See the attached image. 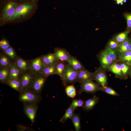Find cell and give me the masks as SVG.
<instances>
[{
	"mask_svg": "<svg viewBox=\"0 0 131 131\" xmlns=\"http://www.w3.org/2000/svg\"><path fill=\"white\" fill-rule=\"evenodd\" d=\"M119 63L123 78L126 79L129 69V65L123 62Z\"/></svg>",
	"mask_w": 131,
	"mask_h": 131,
	"instance_id": "obj_33",
	"label": "cell"
},
{
	"mask_svg": "<svg viewBox=\"0 0 131 131\" xmlns=\"http://www.w3.org/2000/svg\"><path fill=\"white\" fill-rule=\"evenodd\" d=\"M105 71L100 67L94 73L93 80L102 87L107 86V78Z\"/></svg>",
	"mask_w": 131,
	"mask_h": 131,
	"instance_id": "obj_10",
	"label": "cell"
},
{
	"mask_svg": "<svg viewBox=\"0 0 131 131\" xmlns=\"http://www.w3.org/2000/svg\"><path fill=\"white\" fill-rule=\"evenodd\" d=\"M130 66H131V65H130Z\"/></svg>",
	"mask_w": 131,
	"mask_h": 131,
	"instance_id": "obj_43",
	"label": "cell"
},
{
	"mask_svg": "<svg viewBox=\"0 0 131 131\" xmlns=\"http://www.w3.org/2000/svg\"><path fill=\"white\" fill-rule=\"evenodd\" d=\"M108 70L114 74L116 77L123 79L119 63L115 62L111 66Z\"/></svg>",
	"mask_w": 131,
	"mask_h": 131,
	"instance_id": "obj_22",
	"label": "cell"
},
{
	"mask_svg": "<svg viewBox=\"0 0 131 131\" xmlns=\"http://www.w3.org/2000/svg\"><path fill=\"white\" fill-rule=\"evenodd\" d=\"M130 74L131 76V69H130Z\"/></svg>",
	"mask_w": 131,
	"mask_h": 131,
	"instance_id": "obj_42",
	"label": "cell"
},
{
	"mask_svg": "<svg viewBox=\"0 0 131 131\" xmlns=\"http://www.w3.org/2000/svg\"><path fill=\"white\" fill-rule=\"evenodd\" d=\"M129 31L126 30L124 32L118 33L114 36L112 39L115 41L119 44H120L128 39V35Z\"/></svg>",
	"mask_w": 131,
	"mask_h": 131,
	"instance_id": "obj_21",
	"label": "cell"
},
{
	"mask_svg": "<svg viewBox=\"0 0 131 131\" xmlns=\"http://www.w3.org/2000/svg\"><path fill=\"white\" fill-rule=\"evenodd\" d=\"M71 119L74 125L75 131H80L81 130V126L80 118L79 115L74 113Z\"/></svg>",
	"mask_w": 131,
	"mask_h": 131,
	"instance_id": "obj_30",
	"label": "cell"
},
{
	"mask_svg": "<svg viewBox=\"0 0 131 131\" xmlns=\"http://www.w3.org/2000/svg\"><path fill=\"white\" fill-rule=\"evenodd\" d=\"M117 62L124 63L130 66L131 64V50L124 53Z\"/></svg>",
	"mask_w": 131,
	"mask_h": 131,
	"instance_id": "obj_27",
	"label": "cell"
},
{
	"mask_svg": "<svg viewBox=\"0 0 131 131\" xmlns=\"http://www.w3.org/2000/svg\"><path fill=\"white\" fill-rule=\"evenodd\" d=\"M123 3L126 2H127L126 0H123Z\"/></svg>",
	"mask_w": 131,
	"mask_h": 131,
	"instance_id": "obj_41",
	"label": "cell"
},
{
	"mask_svg": "<svg viewBox=\"0 0 131 131\" xmlns=\"http://www.w3.org/2000/svg\"><path fill=\"white\" fill-rule=\"evenodd\" d=\"M101 90L108 94L114 96H119V95L112 88L108 87H102Z\"/></svg>",
	"mask_w": 131,
	"mask_h": 131,
	"instance_id": "obj_35",
	"label": "cell"
},
{
	"mask_svg": "<svg viewBox=\"0 0 131 131\" xmlns=\"http://www.w3.org/2000/svg\"><path fill=\"white\" fill-rule=\"evenodd\" d=\"M55 64L45 66L41 74L47 78L50 75L56 74Z\"/></svg>",
	"mask_w": 131,
	"mask_h": 131,
	"instance_id": "obj_25",
	"label": "cell"
},
{
	"mask_svg": "<svg viewBox=\"0 0 131 131\" xmlns=\"http://www.w3.org/2000/svg\"><path fill=\"white\" fill-rule=\"evenodd\" d=\"M10 80L12 79L19 80L21 74L14 61L13 62L10 66Z\"/></svg>",
	"mask_w": 131,
	"mask_h": 131,
	"instance_id": "obj_24",
	"label": "cell"
},
{
	"mask_svg": "<svg viewBox=\"0 0 131 131\" xmlns=\"http://www.w3.org/2000/svg\"><path fill=\"white\" fill-rule=\"evenodd\" d=\"M65 91L67 95L69 97L73 98L76 95L75 88L73 84L66 86Z\"/></svg>",
	"mask_w": 131,
	"mask_h": 131,
	"instance_id": "obj_31",
	"label": "cell"
},
{
	"mask_svg": "<svg viewBox=\"0 0 131 131\" xmlns=\"http://www.w3.org/2000/svg\"><path fill=\"white\" fill-rule=\"evenodd\" d=\"M10 66L0 69V82L1 83L6 84L10 79Z\"/></svg>",
	"mask_w": 131,
	"mask_h": 131,
	"instance_id": "obj_16",
	"label": "cell"
},
{
	"mask_svg": "<svg viewBox=\"0 0 131 131\" xmlns=\"http://www.w3.org/2000/svg\"><path fill=\"white\" fill-rule=\"evenodd\" d=\"M115 1L116 3L118 5H123V0H114Z\"/></svg>",
	"mask_w": 131,
	"mask_h": 131,
	"instance_id": "obj_39",
	"label": "cell"
},
{
	"mask_svg": "<svg viewBox=\"0 0 131 131\" xmlns=\"http://www.w3.org/2000/svg\"><path fill=\"white\" fill-rule=\"evenodd\" d=\"M123 15L127 22L126 30L130 31L131 30V13H125Z\"/></svg>",
	"mask_w": 131,
	"mask_h": 131,
	"instance_id": "obj_36",
	"label": "cell"
},
{
	"mask_svg": "<svg viewBox=\"0 0 131 131\" xmlns=\"http://www.w3.org/2000/svg\"><path fill=\"white\" fill-rule=\"evenodd\" d=\"M34 7V5L27 2L17 5L15 14L12 21L24 18L29 15Z\"/></svg>",
	"mask_w": 131,
	"mask_h": 131,
	"instance_id": "obj_1",
	"label": "cell"
},
{
	"mask_svg": "<svg viewBox=\"0 0 131 131\" xmlns=\"http://www.w3.org/2000/svg\"><path fill=\"white\" fill-rule=\"evenodd\" d=\"M107 45L112 49L118 51L119 44L112 38L109 41Z\"/></svg>",
	"mask_w": 131,
	"mask_h": 131,
	"instance_id": "obj_37",
	"label": "cell"
},
{
	"mask_svg": "<svg viewBox=\"0 0 131 131\" xmlns=\"http://www.w3.org/2000/svg\"><path fill=\"white\" fill-rule=\"evenodd\" d=\"M10 45L7 40L3 39L0 41V49L2 51H4L8 48Z\"/></svg>",
	"mask_w": 131,
	"mask_h": 131,
	"instance_id": "obj_38",
	"label": "cell"
},
{
	"mask_svg": "<svg viewBox=\"0 0 131 131\" xmlns=\"http://www.w3.org/2000/svg\"><path fill=\"white\" fill-rule=\"evenodd\" d=\"M29 70L35 75L41 74L45 65L40 57L29 60Z\"/></svg>",
	"mask_w": 131,
	"mask_h": 131,
	"instance_id": "obj_8",
	"label": "cell"
},
{
	"mask_svg": "<svg viewBox=\"0 0 131 131\" xmlns=\"http://www.w3.org/2000/svg\"><path fill=\"white\" fill-rule=\"evenodd\" d=\"M94 73L90 72L85 69L78 71L76 82L80 83L86 81L93 80Z\"/></svg>",
	"mask_w": 131,
	"mask_h": 131,
	"instance_id": "obj_12",
	"label": "cell"
},
{
	"mask_svg": "<svg viewBox=\"0 0 131 131\" xmlns=\"http://www.w3.org/2000/svg\"><path fill=\"white\" fill-rule=\"evenodd\" d=\"M47 78L42 74L35 75L30 89L39 95L43 88Z\"/></svg>",
	"mask_w": 131,
	"mask_h": 131,
	"instance_id": "obj_7",
	"label": "cell"
},
{
	"mask_svg": "<svg viewBox=\"0 0 131 131\" xmlns=\"http://www.w3.org/2000/svg\"><path fill=\"white\" fill-rule=\"evenodd\" d=\"M14 62L4 53L0 54V68L10 66Z\"/></svg>",
	"mask_w": 131,
	"mask_h": 131,
	"instance_id": "obj_23",
	"label": "cell"
},
{
	"mask_svg": "<svg viewBox=\"0 0 131 131\" xmlns=\"http://www.w3.org/2000/svg\"><path fill=\"white\" fill-rule=\"evenodd\" d=\"M97 57L100 62V67L105 71L108 70L111 66L115 62L110 57L105 49L99 53Z\"/></svg>",
	"mask_w": 131,
	"mask_h": 131,
	"instance_id": "obj_9",
	"label": "cell"
},
{
	"mask_svg": "<svg viewBox=\"0 0 131 131\" xmlns=\"http://www.w3.org/2000/svg\"><path fill=\"white\" fill-rule=\"evenodd\" d=\"M75 109L69 106L63 116L59 120V122L64 123L67 120L71 119L74 113Z\"/></svg>",
	"mask_w": 131,
	"mask_h": 131,
	"instance_id": "obj_28",
	"label": "cell"
},
{
	"mask_svg": "<svg viewBox=\"0 0 131 131\" xmlns=\"http://www.w3.org/2000/svg\"><path fill=\"white\" fill-rule=\"evenodd\" d=\"M67 62L73 68L78 71L85 69L81 62L74 56H71Z\"/></svg>",
	"mask_w": 131,
	"mask_h": 131,
	"instance_id": "obj_20",
	"label": "cell"
},
{
	"mask_svg": "<svg viewBox=\"0 0 131 131\" xmlns=\"http://www.w3.org/2000/svg\"><path fill=\"white\" fill-rule=\"evenodd\" d=\"M19 100L24 104H36L40 99V96L28 89L20 93Z\"/></svg>",
	"mask_w": 131,
	"mask_h": 131,
	"instance_id": "obj_2",
	"label": "cell"
},
{
	"mask_svg": "<svg viewBox=\"0 0 131 131\" xmlns=\"http://www.w3.org/2000/svg\"><path fill=\"white\" fill-rule=\"evenodd\" d=\"M40 57L45 66L55 64L60 61L54 53H49Z\"/></svg>",
	"mask_w": 131,
	"mask_h": 131,
	"instance_id": "obj_15",
	"label": "cell"
},
{
	"mask_svg": "<svg viewBox=\"0 0 131 131\" xmlns=\"http://www.w3.org/2000/svg\"><path fill=\"white\" fill-rule=\"evenodd\" d=\"M99 98L94 96L91 98L89 99L85 102L82 107L83 109L86 111H89L93 109L95 106L98 102Z\"/></svg>",
	"mask_w": 131,
	"mask_h": 131,
	"instance_id": "obj_17",
	"label": "cell"
},
{
	"mask_svg": "<svg viewBox=\"0 0 131 131\" xmlns=\"http://www.w3.org/2000/svg\"><path fill=\"white\" fill-rule=\"evenodd\" d=\"M37 0H32V1L33 2H36Z\"/></svg>",
	"mask_w": 131,
	"mask_h": 131,
	"instance_id": "obj_40",
	"label": "cell"
},
{
	"mask_svg": "<svg viewBox=\"0 0 131 131\" xmlns=\"http://www.w3.org/2000/svg\"><path fill=\"white\" fill-rule=\"evenodd\" d=\"M38 108L36 104L24 105V113L32 123L34 122Z\"/></svg>",
	"mask_w": 131,
	"mask_h": 131,
	"instance_id": "obj_11",
	"label": "cell"
},
{
	"mask_svg": "<svg viewBox=\"0 0 131 131\" xmlns=\"http://www.w3.org/2000/svg\"><path fill=\"white\" fill-rule=\"evenodd\" d=\"M131 50V39H128L119 45L118 50L120 57L125 52Z\"/></svg>",
	"mask_w": 131,
	"mask_h": 131,
	"instance_id": "obj_19",
	"label": "cell"
},
{
	"mask_svg": "<svg viewBox=\"0 0 131 131\" xmlns=\"http://www.w3.org/2000/svg\"><path fill=\"white\" fill-rule=\"evenodd\" d=\"M85 102L81 99H75L73 100L70 107L76 109L77 107H82Z\"/></svg>",
	"mask_w": 131,
	"mask_h": 131,
	"instance_id": "obj_34",
	"label": "cell"
},
{
	"mask_svg": "<svg viewBox=\"0 0 131 131\" xmlns=\"http://www.w3.org/2000/svg\"><path fill=\"white\" fill-rule=\"evenodd\" d=\"M14 62L21 74L29 70V60L18 56Z\"/></svg>",
	"mask_w": 131,
	"mask_h": 131,
	"instance_id": "obj_13",
	"label": "cell"
},
{
	"mask_svg": "<svg viewBox=\"0 0 131 131\" xmlns=\"http://www.w3.org/2000/svg\"><path fill=\"white\" fill-rule=\"evenodd\" d=\"M54 54L60 61H67L71 56L65 49L58 47H55L54 49Z\"/></svg>",
	"mask_w": 131,
	"mask_h": 131,
	"instance_id": "obj_14",
	"label": "cell"
},
{
	"mask_svg": "<svg viewBox=\"0 0 131 131\" xmlns=\"http://www.w3.org/2000/svg\"><path fill=\"white\" fill-rule=\"evenodd\" d=\"M111 58L114 62H117L119 58L117 50L112 49L107 45L105 49Z\"/></svg>",
	"mask_w": 131,
	"mask_h": 131,
	"instance_id": "obj_26",
	"label": "cell"
},
{
	"mask_svg": "<svg viewBox=\"0 0 131 131\" xmlns=\"http://www.w3.org/2000/svg\"><path fill=\"white\" fill-rule=\"evenodd\" d=\"M3 52L13 61H15L17 56L14 50L11 46Z\"/></svg>",
	"mask_w": 131,
	"mask_h": 131,
	"instance_id": "obj_32",
	"label": "cell"
},
{
	"mask_svg": "<svg viewBox=\"0 0 131 131\" xmlns=\"http://www.w3.org/2000/svg\"><path fill=\"white\" fill-rule=\"evenodd\" d=\"M80 84V88L78 92L79 94L83 92L94 93L101 90V86L94 82L93 80L85 81Z\"/></svg>",
	"mask_w": 131,
	"mask_h": 131,
	"instance_id": "obj_4",
	"label": "cell"
},
{
	"mask_svg": "<svg viewBox=\"0 0 131 131\" xmlns=\"http://www.w3.org/2000/svg\"><path fill=\"white\" fill-rule=\"evenodd\" d=\"M6 84L11 87L20 93L21 90V86L19 80L12 79L10 80Z\"/></svg>",
	"mask_w": 131,
	"mask_h": 131,
	"instance_id": "obj_29",
	"label": "cell"
},
{
	"mask_svg": "<svg viewBox=\"0 0 131 131\" xmlns=\"http://www.w3.org/2000/svg\"><path fill=\"white\" fill-rule=\"evenodd\" d=\"M66 61H60L55 65L56 74L58 75L61 80L67 64Z\"/></svg>",
	"mask_w": 131,
	"mask_h": 131,
	"instance_id": "obj_18",
	"label": "cell"
},
{
	"mask_svg": "<svg viewBox=\"0 0 131 131\" xmlns=\"http://www.w3.org/2000/svg\"><path fill=\"white\" fill-rule=\"evenodd\" d=\"M78 72L67 62L63 77L61 80L65 87L69 83L76 82Z\"/></svg>",
	"mask_w": 131,
	"mask_h": 131,
	"instance_id": "obj_3",
	"label": "cell"
},
{
	"mask_svg": "<svg viewBox=\"0 0 131 131\" xmlns=\"http://www.w3.org/2000/svg\"><path fill=\"white\" fill-rule=\"evenodd\" d=\"M35 75L29 70L20 74L19 79L21 86L20 92L23 90L30 89Z\"/></svg>",
	"mask_w": 131,
	"mask_h": 131,
	"instance_id": "obj_6",
	"label": "cell"
},
{
	"mask_svg": "<svg viewBox=\"0 0 131 131\" xmlns=\"http://www.w3.org/2000/svg\"></svg>",
	"mask_w": 131,
	"mask_h": 131,
	"instance_id": "obj_44",
	"label": "cell"
},
{
	"mask_svg": "<svg viewBox=\"0 0 131 131\" xmlns=\"http://www.w3.org/2000/svg\"><path fill=\"white\" fill-rule=\"evenodd\" d=\"M17 3L14 1L8 2L3 8L1 14L2 19L5 21H11L15 14Z\"/></svg>",
	"mask_w": 131,
	"mask_h": 131,
	"instance_id": "obj_5",
	"label": "cell"
}]
</instances>
